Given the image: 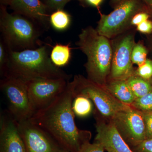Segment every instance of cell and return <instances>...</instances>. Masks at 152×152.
I'll use <instances>...</instances> for the list:
<instances>
[{"label": "cell", "mask_w": 152, "mask_h": 152, "mask_svg": "<svg viewBox=\"0 0 152 152\" xmlns=\"http://www.w3.org/2000/svg\"><path fill=\"white\" fill-rule=\"evenodd\" d=\"M101 144L96 142L91 144L87 141L82 145L77 152H105Z\"/></svg>", "instance_id": "obj_24"}, {"label": "cell", "mask_w": 152, "mask_h": 152, "mask_svg": "<svg viewBox=\"0 0 152 152\" xmlns=\"http://www.w3.org/2000/svg\"><path fill=\"white\" fill-rule=\"evenodd\" d=\"M95 142L101 144L108 152H134L111 121L97 120Z\"/></svg>", "instance_id": "obj_13"}, {"label": "cell", "mask_w": 152, "mask_h": 152, "mask_svg": "<svg viewBox=\"0 0 152 152\" xmlns=\"http://www.w3.org/2000/svg\"><path fill=\"white\" fill-rule=\"evenodd\" d=\"M76 44L87 56L85 66L87 79L104 86L110 76L113 58V49L109 39L89 26L82 30Z\"/></svg>", "instance_id": "obj_3"}, {"label": "cell", "mask_w": 152, "mask_h": 152, "mask_svg": "<svg viewBox=\"0 0 152 152\" xmlns=\"http://www.w3.org/2000/svg\"><path fill=\"white\" fill-rule=\"evenodd\" d=\"M136 99L142 97L152 91V84L149 80L134 74L126 80Z\"/></svg>", "instance_id": "obj_17"}, {"label": "cell", "mask_w": 152, "mask_h": 152, "mask_svg": "<svg viewBox=\"0 0 152 152\" xmlns=\"http://www.w3.org/2000/svg\"><path fill=\"white\" fill-rule=\"evenodd\" d=\"M10 6L16 13L32 19L45 28L50 24L49 9L40 0H12Z\"/></svg>", "instance_id": "obj_14"}, {"label": "cell", "mask_w": 152, "mask_h": 152, "mask_svg": "<svg viewBox=\"0 0 152 152\" xmlns=\"http://www.w3.org/2000/svg\"><path fill=\"white\" fill-rule=\"evenodd\" d=\"M0 87L5 96L8 112L18 122L29 119L34 114L28 94L26 82L20 79L5 77Z\"/></svg>", "instance_id": "obj_7"}, {"label": "cell", "mask_w": 152, "mask_h": 152, "mask_svg": "<svg viewBox=\"0 0 152 152\" xmlns=\"http://www.w3.org/2000/svg\"><path fill=\"white\" fill-rule=\"evenodd\" d=\"M92 101L88 98L77 95L75 96L72 103L74 114L80 118H85L89 115L93 111Z\"/></svg>", "instance_id": "obj_18"}, {"label": "cell", "mask_w": 152, "mask_h": 152, "mask_svg": "<svg viewBox=\"0 0 152 152\" xmlns=\"http://www.w3.org/2000/svg\"><path fill=\"white\" fill-rule=\"evenodd\" d=\"M44 28L32 19L20 14H10L1 5L0 29L2 39L10 50L21 51L42 46L39 38Z\"/></svg>", "instance_id": "obj_4"}, {"label": "cell", "mask_w": 152, "mask_h": 152, "mask_svg": "<svg viewBox=\"0 0 152 152\" xmlns=\"http://www.w3.org/2000/svg\"><path fill=\"white\" fill-rule=\"evenodd\" d=\"M75 96H85L90 99L101 115L110 120L120 111L127 107L118 100L103 86L95 83L81 75L75 76L72 81Z\"/></svg>", "instance_id": "obj_6"}, {"label": "cell", "mask_w": 152, "mask_h": 152, "mask_svg": "<svg viewBox=\"0 0 152 152\" xmlns=\"http://www.w3.org/2000/svg\"><path fill=\"white\" fill-rule=\"evenodd\" d=\"M12 0H0L1 5L6 6L10 5Z\"/></svg>", "instance_id": "obj_31"}, {"label": "cell", "mask_w": 152, "mask_h": 152, "mask_svg": "<svg viewBox=\"0 0 152 152\" xmlns=\"http://www.w3.org/2000/svg\"><path fill=\"white\" fill-rule=\"evenodd\" d=\"M135 45L132 34L126 35L118 42L113 49L109 80H127L135 73L132 61V51Z\"/></svg>", "instance_id": "obj_11"}, {"label": "cell", "mask_w": 152, "mask_h": 152, "mask_svg": "<svg viewBox=\"0 0 152 152\" xmlns=\"http://www.w3.org/2000/svg\"><path fill=\"white\" fill-rule=\"evenodd\" d=\"M18 124L26 152H61L64 151L30 119L18 122Z\"/></svg>", "instance_id": "obj_10"}, {"label": "cell", "mask_w": 152, "mask_h": 152, "mask_svg": "<svg viewBox=\"0 0 152 152\" xmlns=\"http://www.w3.org/2000/svg\"><path fill=\"white\" fill-rule=\"evenodd\" d=\"M149 17V16L147 13L141 11L133 17L131 24L133 26H138L142 22L148 20Z\"/></svg>", "instance_id": "obj_28"}, {"label": "cell", "mask_w": 152, "mask_h": 152, "mask_svg": "<svg viewBox=\"0 0 152 152\" xmlns=\"http://www.w3.org/2000/svg\"><path fill=\"white\" fill-rule=\"evenodd\" d=\"M104 0H85V1L90 5L98 7L100 5Z\"/></svg>", "instance_id": "obj_30"}, {"label": "cell", "mask_w": 152, "mask_h": 152, "mask_svg": "<svg viewBox=\"0 0 152 152\" xmlns=\"http://www.w3.org/2000/svg\"><path fill=\"white\" fill-rule=\"evenodd\" d=\"M70 44H56L53 47L50 57L53 64L58 67L64 66L69 62L71 58Z\"/></svg>", "instance_id": "obj_16"}, {"label": "cell", "mask_w": 152, "mask_h": 152, "mask_svg": "<svg viewBox=\"0 0 152 152\" xmlns=\"http://www.w3.org/2000/svg\"><path fill=\"white\" fill-rule=\"evenodd\" d=\"M147 54L146 49L142 44H135L132 51V61L133 64L138 66L141 65L147 60Z\"/></svg>", "instance_id": "obj_21"}, {"label": "cell", "mask_w": 152, "mask_h": 152, "mask_svg": "<svg viewBox=\"0 0 152 152\" xmlns=\"http://www.w3.org/2000/svg\"><path fill=\"white\" fill-rule=\"evenodd\" d=\"M10 50L7 45L1 38L0 40V72L2 77L5 74L8 62L9 55Z\"/></svg>", "instance_id": "obj_22"}, {"label": "cell", "mask_w": 152, "mask_h": 152, "mask_svg": "<svg viewBox=\"0 0 152 152\" xmlns=\"http://www.w3.org/2000/svg\"><path fill=\"white\" fill-rule=\"evenodd\" d=\"M130 106L142 112L152 111V91L142 97L136 99Z\"/></svg>", "instance_id": "obj_20"}, {"label": "cell", "mask_w": 152, "mask_h": 152, "mask_svg": "<svg viewBox=\"0 0 152 152\" xmlns=\"http://www.w3.org/2000/svg\"><path fill=\"white\" fill-rule=\"evenodd\" d=\"M142 0H111L113 10L108 15L101 14L96 31L110 39L118 36L131 24L133 17L142 11Z\"/></svg>", "instance_id": "obj_5"}, {"label": "cell", "mask_w": 152, "mask_h": 152, "mask_svg": "<svg viewBox=\"0 0 152 152\" xmlns=\"http://www.w3.org/2000/svg\"><path fill=\"white\" fill-rule=\"evenodd\" d=\"M142 1L152 9V0H142Z\"/></svg>", "instance_id": "obj_32"}, {"label": "cell", "mask_w": 152, "mask_h": 152, "mask_svg": "<svg viewBox=\"0 0 152 152\" xmlns=\"http://www.w3.org/2000/svg\"><path fill=\"white\" fill-rule=\"evenodd\" d=\"M134 74L144 79H151L152 77V61L146 60L142 64L139 66Z\"/></svg>", "instance_id": "obj_23"}, {"label": "cell", "mask_w": 152, "mask_h": 152, "mask_svg": "<svg viewBox=\"0 0 152 152\" xmlns=\"http://www.w3.org/2000/svg\"><path fill=\"white\" fill-rule=\"evenodd\" d=\"M50 23L55 29L64 31L71 23V16L67 12L62 10H58L50 15Z\"/></svg>", "instance_id": "obj_19"}, {"label": "cell", "mask_w": 152, "mask_h": 152, "mask_svg": "<svg viewBox=\"0 0 152 152\" xmlns=\"http://www.w3.org/2000/svg\"><path fill=\"white\" fill-rule=\"evenodd\" d=\"M72 0H44L45 4L49 9V10H62L69 2ZM79 1L85 2V0H77Z\"/></svg>", "instance_id": "obj_25"}, {"label": "cell", "mask_w": 152, "mask_h": 152, "mask_svg": "<svg viewBox=\"0 0 152 152\" xmlns=\"http://www.w3.org/2000/svg\"><path fill=\"white\" fill-rule=\"evenodd\" d=\"M0 152H26L18 122L8 111L1 115Z\"/></svg>", "instance_id": "obj_12"}, {"label": "cell", "mask_w": 152, "mask_h": 152, "mask_svg": "<svg viewBox=\"0 0 152 152\" xmlns=\"http://www.w3.org/2000/svg\"><path fill=\"white\" fill-rule=\"evenodd\" d=\"M73 86L69 82L66 89L48 106L35 112L30 119L42 128L63 150L77 152L89 141L91 132L77 127L72 103Z\"/></svg>", "instance_id": "obj_1"}, {"label": "cell", "mask_w": 152, "mask_h": 152, "mask_svg": "<svg viewBox=\"0 0 152 152\" xmlns=\"http://www.w3.org/2000/svg\"><path fill=\"white\" fill-rule=\"evenodd\" d=\"M137 30L143 34H150L152 32V22L147 20L137 26Z\"/></svg>", "instance_id": "obj_29"}, {"label": "cell", "mask_w": 152, "mask_h": 152, "mask_svg": "<svg viewBox=\"0 0 152 152\" xmlns=\"http://www.w3.org/2000/svg\"><path fill=\"white\" fill-rule=\"evenodd\" d=\"M142 113L145 124L146 139L152 138V111Z\"/></svg>", "instance_id": "obj_27"}, {"label": "cell", "mask_w": 152, "mask_h": 152, "mask_svg": "<svg viewBox=\"0 0 152 152\" xmlns=\"http://www.w3.org/2000/svg\"><path fill=\"white\" fill-rule=\"evenodd\" d=\"M134 152H152V138L146 139L134 147Z\"/></svg>", "instance_id": "obj_26"}, {"label": "cell", "mask_w": 152, "mask_h": 152, "mask_svg": "<svg viewBox=\"0 0 152 152\" xmlns=\"http://www.w3.org/2000/svg\"><path fill=\"white\" fill-rule=\"evenodd\" d=\"M103 87L114 97L125 104L131 105L136 99L126 80H109Z\"/></svg>", "instance_id": "obj_15"}, {"label": "cell", "mask_w": 152, "mask_h": 152, "mask_svg": "<svg viewBox=\"0 0 152 152\" xmlns=\"http://www.w3.org/2000/svg\"><path fill=\"white\" fill-rule=\"evenodd\" d=\"M110 121L127 143L134 147L146 139L143 113L130 105L117 113Z\"/></svg>", "instance_id": "obj_8"}, {"label": "cell", "mask_w": 152, "mask_h": 152, "mask_svg": "<svg viewBox=\"0 0 152 152\" xmlns=\"http://www.w3.org/2000/svg\"><path fill=\"white\" fill-rule=\"evenodd\" d=\"M49 45L21 51L10 50L5 74L27 82L37 78L60 79L69 80L70 76L55 65L50 57Z\"/></svg>", "instance_id": "obj_2"}, {"label": "cell", "mask_w": 152, "mask_h": 152, "mask_svg": "<svg viewBox=\"0 0 152 152\" xmlns=\"http://www.w3.org/2000/svg\"><path fill=\"white\" fill-rule=\"evenodd\" d=\"M71 152V151H63L62 152Z\"/></svg>", "instance_id": "obj_33"}, {"label": "cell", "mask_w": 152, "mask_h": 152, "mask_svg": "<svg viewBox=\"0 0 152 152\" xmlns=\"http://www.w3.org/2000/svg\"><path fill=\"white\" fill-rule=\"evenodd\" d=\"M66 79L37 78L26 82L30 103L34 113L50 105L66 89Z\"/></svg>", "instance_id": "obj_9"}]
</instances>
